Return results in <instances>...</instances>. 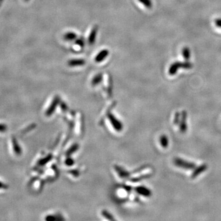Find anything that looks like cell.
Returning <instances> with one entry per match:
<instances>
[{
  "mask_svg": "<svg viewBox=\"0 0 221 221\" xmlns=\"http://www.w3.org/2000/svg\"><path fill=\"white\" fill-rule=\"evenodd\" d=\"M139 1L143 4L144 6L147 8H151L152 7L151 0H139Z\"/></svg>",
  "mask_w": 221,
  "mask_h": 221,
  "instance_id": "9c48e42d",
  "label": "cell"
},
{
  "mask_svg": "<svg viewBox=\"0 0 221 221\" xmlns=\"http://www.w3.org/2000/svg\"><path fill=\"white\" fill-rule=\"evenodd\" d=\"M107 54H108V52H107L106 51H104L103 52H102L100 54H99L96 58V60L97 62H101L103 60H104V59L107 56Z\"/></svg>",
  "mask_w": 221,
  "mask_h": 221,
  "instance_id": "ba28073f",
  "label": "cell"
},
{
  "mask_svg": "<svg viewBox=\"0 0 221 221\" xmlns=\"http://www.w3.org/2000/svg\"><path fill=\"white\" fill-rule=\"evenodd\" d=\"M181 120V117H180V114L179 112H176L175 116V119H174V124L175 125H179L180 122Z\"/></svg>",
  "mask_w": 221,
  "mask_h": 221,
  "instance_id": "30bf717a",
  "label": "cell"
},
{
  "mask_svg": "<svg viewBox=\"0 0 221 221\" xmlns=\"http://www.w3.org/2000/svg\"><path fill=\"white\" fill-rule=\"evenodd\" d=\"M173 163L176 166L187 170H194L197 167L194 163L186 161L180 158H175L173 160Z\"/></svg>",
  "mask_w": 221,
  "mask_h": 221,
  "instance_id": "7a4b0ae2",
  "label": "cell"
},
{
  "mask_svg": "<svg viewBox=\"0 0 221 221\" xmlns=\"http://www.w3.org/2000/svg\"><path fill=\"white\" fill-rule=\"evenodd\" d=\"M160 142L161 146L163 148H167L169 145V141L168 137L165 134H163L160 137Z\"/></svg>",
  "mask_w": 221,
  "mask_h": 221,
  "instance_id": "5b68a950",
  "label": "cell"
},
{
  "mask_svg": "<svg viewBox=\"0 0 221 221\" xmlns=\"http://www.w3.org/2000/svg\"><path fill=\"white\" fill-rule=\"evenodd\" d=\"M215 25L221 28V19H216V20H215Z\"/></svg>",
  "mask_w": 221,
  "mask_h": 221,
  "instance_id": "8fae6325",
  "label": "cell"
},
{
  "mask_svg": "<svg viewBox=\"0 0 221 221\" xmlns=\"http://www.w3.org/2000/svg\"><path fill=\"white\" fill-rule=\"evenodd\" d=\"M182 55L184 57V58L185 59V60H186V61H187L190 57V50H189V48L186 47H184L182 50Z\"/></svg>",
  "mask_w": 221,
  "mask_h": 221,
  "instance_id": "52a82bcc",
  "label": "cell"
},
{
  "mask_svg": "<svg viewBox=\"0 0 221 221\" xmlns=\"http://www.w3.org/2000/svg\"><path fill=\"white\" fill-rule=\"evenodd\" d=\"M138 192L141 195H142L146 197H149L151 195V192L150 190L144 187H140L138 189Z\"/></svg>",
  "mask_w": 221,
  "mask_h": 221,
  "instance_id": "8992f818",
  "label": "cell"
},
{
  "mask_svg": "<svg viewBox=\"0 0 221 221\" xmlns=\"http://www.w3.org/2000/svg\"><path fill=\"white\" fill-rule=\"evenodd\" d=\"M187 112L185 110H184L181 112V120L180 122V132L182 133H186V131L187 130Z\"/></svg>",
  "mask_w": 221,
  "mask_h": 221,
  "instance_id": "3957f363",
  "label": "cell"
},
{
  "mask_svg": "<svg viewBox=\"0 0 221 221\" xmlns=\"http://www.w3.org/2000/svg\"><path fill=\"white\" fill-rule=\"evenodd\" d=\"M207 168L208 165L206 164H202V165L196 167L194 169V172L191 175V178L192 179H195L198 175L202 174L205 170H207Z\"/></svg>",
  "mask_w": 221,
  "mask_h": 221,
  "instance_id": "277c9868",
  "label": "cell"
},
{
  "mask_svg": "<svg viewBox=\"0 0 221 221\" xmlns=\"http://www.w3.org/2000/svg\"><path fill=\"white\" fill-rule=\"evenodd\" d=\"M192 67V64L188 62H177L173 63L172 65L170 66L169 68L168 73L171 76H173L176 74L177 70L179 69L180 68H182L184 69H190Z\"/></svg>",
  "mask_w": 221,
  "mask_h": 221,
  "instance_id": "6da1fadb",
  "label": "cell"
}]
</instances>
